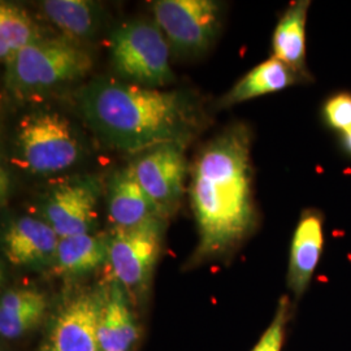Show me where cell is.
Here are the masks:
<instances>
[{"instance_id": "6da1fadb", "label": "cell", "mask_w": 351, "mask_h": 351, "mask_svg": "<svg viewBox=\"0 0 351 351\" xmlns=\"http://www.w3.org/2000/svg\"><path fill=\"white\" fill-rule=\"evenodd\" d=\"M252 139L250 125L237 121L198 151L189 185L198 245L189 267L232 256L256 230Z\"/></svg>"}, {"instance_id": "7a4b0ae2", "label": "cell", "mask_w": 351, "mask_h": 351, "mask_svg": "<svg viewBox=\"0 0 351 351\" xmlns=\"http://www.w3.org/2000/svg\"><path fill=\"white\" fill-rule=\"evenodd\" d=\"M75 103L107 146L129 154L165 143L186 147L207 120L188 91L145 88L111 77H97L81 86Z\"/></svg>"}, {"instance_id": "3957f363", "label": "cell", "mask_w": 351, "mask_h": 351, "mask_svg": "<svg viewBox=\"0 0 351 351\" xmlns=\"http://www.w3.org/2000/svg\"><path fill=\"white\" fill-rule=\"evenodd\" d=\"M93 59L66 38L43 37L5 65L4 84L17 101H27L72 85L88 75Z\"/></svg>"}, {"instance_id": "277c9868", "label": "cell", "mask_w": 351, "mask_h": 351, "mask_svg": "<svg viewBox=\"0 0 351 351\" xmlns=\"http://www.w3.org/2000/svg\"><path fill=\"white\" fill-rule=\"evenodd\" d=\"M84 155L82 136L63 113L36 110L16 124L13 164L30 175H59L80 163Z\"/></svg>"}, {"instance_id": "5b68a950", "label": "cell", "mask_w": 351, "mask_h": 351, "mask_svg": "<svg viewBox=\"0 0 351 351\" xmlns=\"http://www.w3.org/2000/svg\"><path fill=\"white\" fill-rule=\"evenodd\" d=\"M171 46L155 21L130 20L117 26L110 38V58L120 80L145 88L172 84Z\"/></svg>"}, {"instance_id": "8992f818", "label": "cell", "mask_w": 351, "mask_h": 351, "mask_svg": "<svg viewBox=\"0 0 351 351\" xmlns=\"http://www.w3.org/2000/svg\"><path fill=\"white\" fill-rule=\"evenodd\" d=\"M167 220L152 219L129 229H112L108 236V265L112 280L133 302L146 300L163 249Z\"/></svg>"}, {"instance_id": "52a82bcc", "label": "cell", "mask_w": 351, "mask_h": 351, "mask_svg": "<svg viewBox=\"0 0 351 351\" xmlns=\"http://www.w3.org/2000/svg\"><path fill=\"white\" fill-rule=\"evenodd\" d=\"M151 7L169 46L182 56L203 55L221 27V5L213 0H158Z\"/></svg>"}, {"instance_id": "ba28073f", "label": "cell", "mask_w": 351, "mask_h": 351, "mask_svg": "<svg viewBox=\"0 0 351 351\" xmlns=\"http://www.w3.org/2000/svg\"><path fill=\"white\" fill-rule=\"evenodd\" d=\"M103 184L98 176L69 177L51 189L39 204L42 217L59 239L94 233Z\"/></svg>"}, {"instance_id": "9c48e42d", "label": "cell", "mask_w": 351, "mask_h": 351, "mask_svg": "<svg viewBox=\"0 0 351 351\" xmlns=\"http://www.w3.org/2000/svg\"><path fill=\"white\" fill-rule=\"evenodd\" d=\"M185 147L165 143L139 154L133 168L141 186L167 220L176 213L189 172Z\"/></svg>"}, {"instance_id": "30bf717a", "label": "cell", "mask_w": 351, "mask_h": 351, "mask_svg": "<svg viewBox=\"0 0 351 351\" xmlns=\"http://www.w3.org/2000/svg\"><path fill=\"white\" fill-rule=\"evenodd\" d=\"M101 297V285L64 300L52 317L43 351H101L97 335Z\"/></svg>"}, {"instance_id": "8fae6325", "label": "cell", "mask_w": 351, "mask_h": 351, "mask_svg": "<svg viewBox=\"0 0 351 351\" xmlns=\"http://www.w3.org/2000/svg\"><path fill=\"white\" fill-rule=\"evenodd\" d=\"M59 241L56 232L42 217L29 215L11 220L1 237L7 261L33 271L53 268Z\"/></svg>"}, {"instance_id": "7c38bea8", "label": "cell", "mask_w": 351, "mask_h": 351, "mask_svg": "<svg viewBox=\"0 0 351 351\" xmlns=\"http://www.w3.org/2000/svg\"><path fill=\"white\" fill-rule=\"evenodd\" d=\"M324 249V215L316 208L301 213L295 226L289 255L288 288L295 301L310 288Z\"/></svg>"}, {"instance_id": "4fadbf2b", "label": "cell", "mask_w": 351, "mask_h": 351, "mask_svg": "<svg viewBox=\"0 0 351 351\" xmlns=\"http://www.w3.org/2000/svg\"><path fill=\"white\" fill-rule=\"evenodd\" d=\"M125 289L111 278L101 285L97 335L101 351H129L138 342L139 326Z\"/></svg>"}, {"instance_id": "5bb4252c", "label": "cell", "mask_w": 351, "mask_h": 351, "mask_svg": "<svg viewBox=\"0 0 351 351\" xmlns=\"http://www.w3.org/2000/svg\"><path fill=\"white\" fill-rule=\"evenodd\" d=\"M106 193L107 213L112 229H129L152 219H164L141 186L132 163L114 171L108 180Z\"/></svg>"}, {"instance_id": "9a60e30c", "label": "cell", "mask_w": 351, "mask_h": 351, "mask_svg": "<svg viewBox=\"0 0 351 351\" xmlns=\"http://www.w3.org/2000/svg\"><path fill=\"white\" fill-rule=\"evenodd\" d=\"M310 4L308 0L293 1L280 17L272 37L274 58L300 75L303 84L314 80L306 62V24Z\"/></svg>"}, {"instance_id": "2e32d148", "label": "cell", "mask_w": 351, "mask_h": 351, "mask_svg": "<svg viewBox=\"0 0 351 351\" xmlns=\"http://www.w3.org/2000/svg\"><path fill=\"white\" fill-rule=\"evenodd\" d=\"M49 307L45 293L34 288L8 289L0 300V335L19 339L36 329Z\"/></svg>"}, {"instance_id": "e0dca14e", "label": "cell", "mask_w": 351, "mask_h": 351, "mask_svg": "<svg viewBox=\"0 0 351 351\" xmlns=\"http://www.w3.org/2000/svg\"><path fill=\"white\" fill-rule=\"evenodd\" d=\"M104 264H108V236L86 233L60 239L53 269L66 280H75Z\"/></svg>"}, {"instance_id": "ac0fdd59", "label": "cell", "mask_w": 351, "mask_h": 351, "mask_svg": "<svg viewBox=\"0 0 351 351\" xmlns=\"http://www.w3.org/2000/svg\"><path fill=\"white\" fill-rule=\"evenodd\" d=\"M303 84L301 77L276 58L254 66L219 101V108H229L254 98Z\"/></svg>"}, {"instance_id": "d6986e66", "label": "cell", "mask_w": 351, "mask_h": 351, "mask_svg": "<svg viewBox=\"0 0 351 351\" xmlns=\"http://www.w3.org/2000/svg\"><path fill=\"white\" fill-rule=\"evenodd\" d=\"M39 7L51 24L77 45L94 38L101 27V7L94 1L45 0Z\"/></svg>"}, {"instance_id": "ffe728a7", "label": "cell", "mask_w": 351, "mask_h": 351, "mask_svg": "<svg viewBox=\"0 0 351 351\" xmlns=\"http://www.w3.org/2000/svg\"><path fill=\"white\" fill-rule=\"evenodd\" d=\"M43 37L40 27L21 5L0 3V60L4 66L20 51Z\"/></svg>"}, {"instance_id": "44dd1931", "label": "cell", "mask_w": 351, "mask_h": 351, "mask_svg": "<svg viewBox=\"0 0 351 351\" xmlns=\"http://www.w3.org/2000/svg\"><path fill=\"white\" fill-rule=\"evenodd\" d=\"M291 316V302L282 295L277 303L276 313L271 324L264 330L262 337L251 351H282L287 326Z\"/></svg>"}, {"instance_id": "7402d4cb", "label": "cell", "mask_w": 351, "mask_h": 351, "mask_svg": "<svg viewBox=\"0 0 351 351\" xmlns=\"http://www.w3.org/2000/svg\"><path fill=\"white\" fill-rule=\"evenodd\" d=\"M323 117L332 130L345 134L351 129V93H339L328 98Z\"/></svg>"}, {"instance_id": "603a6c76", "label": "cell", "mask_w": 351, "mask_h": 351, "mask_svg": "<svg viewBox=\"0 0 351 351\" xmlns=\"http://www.w3.org/2000/svg\"><path fill=\"white\" fill-rule=\"evenodd\" d=\"M10 177L8 173L1 169V203L4 204L7 199H8V195H10Z\"/></svg>"}, {"instance_id": "cb8c5ba5", "label": "cell", "mask_w": 351, "mask_h": 351, "mask_svg": "<svg viewBox=\"0 0 351 351\" xmlns=\"http://www.w3.org/2000/svg\"><path fill=\"white\" fill-rule=\"evenodd\" d=\"M342 146H343V150L351 155V129L345 134H342Z\"/></svg>"}]
</instances>
